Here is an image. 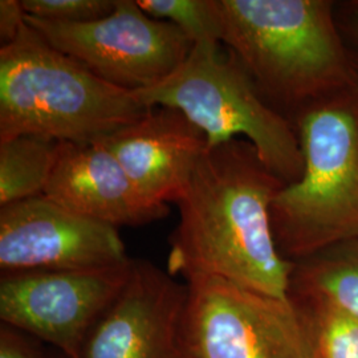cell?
<instances>
[{"mask_svg":"<svg viewBox=\"0 0 358 358\" xmlns=\"http://www.w3.org/2000/svg\"><path fill=\"white\" fill-rule=\"evenodd\" d=\"M285 183L255 146L235 138L207 148L174 203L167 272L186 282L219 278L273 297H288L294 262L280 254L271 206Z\"/></svg>","mask_w":358,"mask_h":358,"instance_id":"obj_1","label":"cell"},{"mask_svg":"<svg viewBox=\"0 0 358 358\" xmlns=\"http://www.w3.org/2000/svg\"><path fill=\"white\" fill-rule=\"evenodd\" d=\"M220 41L263 96L297 109L358 84L329 0H214Z\"/></svg>","mask_w":358,"mask_h":358,"instance_id":"obj_2","label":"cell"},{"mask_svg":"<svg viewBox=\"0 0 358 358\" xmlns=\"http://www.w3.org/2000/svg\"><path fill=\"white\" fill-rule=\"evenodd\" d=\"M150 109L134 92L103 81L27 24L0 48V141L19 136L97 141Z\"/></svg>","mask_w":358,"mask_h":358,"instance_id":"obj_3","label":"cell"},{"mask_svg":"<svg viewBox=\"0 0 358 358\" xmlns=\"http://www.w3.org/2000/svg\"><path fill=\"white\" fill-rule=\"evenodd\" d=\"M303 176L271 206L276 245L297 262L358 238V84L299 109Z\"/></svg>","mask_w":358,"mask_h":358,"instance_id":"obj_4","label":"cell"},{"mask_svg":"<svg viewBox=\"0 0 358 358\" xmlns=\"http://www.w3.org/2000/svg\"><path fill=\"white\" fill-rule=\"evenodd\" d=\"M148 108H173L207 137L208 148L244 138L285 185L301 178L297 129L263 99L238 57L217 40L194 44L178 69L149 90L134 92Z\"/></svg>","mask_w":358,"mask_h":358,"instance_id":"obj_5","label":"cell"},{"mask_svg":"<svg viewBox=\"0 0 358 358\" xmlns=\"http://www.w3.org/2000/svg\"><path fill=\"white\" fill-rule=\"evenodd\" d=\"M185 358H320L306 313L289 297L219 278L186 282Z\"/></svg>","mask_w":358,"mask_h":358,"instance_id":"obj_6","label":"cell"},{"mask_svg":"<svg viewBox=\"0 0 358 358\" xmlns=\"http://www.w3.org/2000/svg\"><path fill=\"white\" fill-rule=\"evenodd\" d=\"M26 24L96 76L130 92L166 80L194 47L177 27L149 16L133 0H115L112 13L88 23H57L26 13Z\"/></svg>","mask_w":358,"mask_h":358,"instance_id":"obj_7","label":"cell"},{"mask_svg":"<svg viewBox=\"0 0 358 358\" xmlns=\"http://www.w3.org/2000/svg\"><path fill=\"white\" fill-rule=\"evenodd\" d=\"M133 260L92 269L1 272L0 320L83 358L90 331L128 282Z\"/></svg>","mask_w":358,"mask_h":358,"instance_id":"obj_8","label":"cell"},{"mask_svg":"<svg viewBox=\"0 0 358 358\" xmlns=\"http://www.w3.org/2000/svg\"><path fill=\"white\" fill-rule=\"evenodd\" d=\"M130 260L118 230L44 195L0 207L1 272L92 269Z\"/></svg>","mask_w":358,"mask_h":358,"instance_id":"obj_9","label":"cell"},{"mask_svg":"<svg viewBox=\"0 0 358 358\" xmlns=\"http://www.w3.org/2000/svg\"><path fill=\"white\" fill-rule=\"evenodd\" d=\"M189 287L148 260L90 331L83 358H185L182 319Z\"/></svg>","mask_w":358,"mask_h":358,"instance_id":"obj_10","label":"cell"},{"mask_svg":"<svg viewBox=\"0 0 358 358\" xmlns=\"http://www.w3.org/2000/svg\"><path fill=\"white\" fill-rule=\"evenodd\" d=\"M142 196L154 206L174 203L203 157L205 133L173 108H152L140 120L100 138Z\"/></svg>","mask_w":358,"mask_h":358,"instance_id":"obj_11","label":"cell"},{"mask_svg":"<svg viewBox=\"0 0 358 358\" xmlns=\"http://www.w3.org/2000/svg\"><path fill=\"white\" fill-rule=\"evenodd\" d=\"M44 196L80 217L120 226H143L169 215L149 203L100 141L59 142Z\"/></svg>","mask_w":358,"mask_h":358,"instance_id":"obj_12","label":"cell"},{"mask_svg":"<svg viewBox=\"0 0 358 358\" xmlns=\"http://www.w3.org/2000/svg\"><path fill=\"white\" fill-rule=\"evenodd\" d=\"M288 296L324 301L358 319V238L294 262Z\"/></svg>","mask_w":358,"mask_h":358,"instance_id":"obj_13","label":"cell"},{"mask_svg":"<svg viewBox=\"0 0 358 358\" xmlns=\"http://www.w3.org/2000/svg\"><path fill=\"white\" fill-rule=\"evenodd\" d=\"M59 142L40 136L0 141V207L44 195Z\"/></svg>","mask_w":358,"mask_h":358,"instance_id":"obj_14","label":"cell"},{"mask_svg":"<svg viewBox=\"0 0 358 358\" xmlns=\"http://www.w3.org/2000/svg\"><path fill=\"white\" fill-rule=\"evenodd\" d=\"M291 300L309 320L319 357L358 358V319L324 301Z\"/></svg>","mask_w":358,"mask_h":358,"instance_id":"obj_15","label":"cell"},{"mask_svg":"<svg viewBox=\"0 0 358 358\" xmlns=\"http://www.w3.org/2000/svg\"><path fill=\"white\" fill-rule=\"evenodd\" d=\"M137 3L149 16L174 24L194 44L202 40L220 41L214 0H140Z\"/></svg>","mask_w":358,"mask_h":358,"instance_id":"obj_16","label":"cell"},{"mask_svg":"<svg viewBox=\"0 0 358 358\" xmlns=\"http://www.w3.org/2000/svg\"><path fill=\"white\" fill-rule=\"evenodd\" d=\"M27 15L57 23H88L108 16L115 0H22Z\"/></svg>","mask_w":358,"mask_h":358,"instance_id":"obj_17","label":"cell"},{"mask_svg":"<svg viewBox=\"0 0 358 358\" xmlns=\"http://www.w3.org/2000/svg\"><path fill=\"white\" fill-rule=\"evenodd\" d=\"M43 344L32 334L1 322L0 358H50Z\"/></svg>","mask_w":358,"mask_h":358,"instance_id":"obj_18","label":"cell"},{"mask_svg":"<svg viewBox=\"0 0 358 358\" xmlns=\"http://www.w3.org/2000/svg\"><path fill=\"white\" fill-rule=\"evenodd\" d=\"M26 27V13L22 1H0V40L1 47L13 43Z\"/></svg>","mask_w":358,"mask_h":358,"instance_id":"obj_19","label":"cell"},{"mask_svg":"<svg viewBox=\"0 0 358 358\" xmlns=\"http://www.w3.org/2000/svg\"><path fill=\"white\" fill-rule=\"evenodd\" d=\"M337 23L358 77V1L348 3L343 7Z\"/></svg>","mask_w":358,"mask_h":358,"instance_id":"obj_20","label":"cell"},{"mask_svg":"<svg viewBox=\"0 0 358 358\" xmlns=\"http://www.w3.org/2000/svg\"><path fill=\"white\" fill-rule=\"evenodd\" d=\"M62 358H64V357H63V356H62Z\"/></svg>","mask_w":358,"mask_h":358,"instance_id":"obj_21","label":"cell"}]
</instances>
